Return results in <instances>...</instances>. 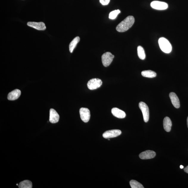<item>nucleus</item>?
I'll return each instance as SVG.
<instances>
[{
  "label": "nucleus",
  "mask_w": 188,
  "mask_h": 188,
  "mask_svg": "<svg viewBox=\"0 0 188 188\" xmlns=\"http://www.w3.org/2000/svg\"><path fill=\"white\" fill-rule=\"evenodd\" d=\"M120 12L119 10H115V11L111 12L109 14V18L112 20L115 19Z\"/></svg>",
  "instance_id": "obj_21"
},
{
  "label": "nucleus",
  "mask_w": 188,
  "mask_h": 188,
  "mask_svg": "<svg viewBox=\"0 0 188 188\" xmlns=\"http://www.w3.org/2000/svg\"><path fill=\"white\" fill-rule=\"evenodd\" d=\"M150 6L153 9L157 10H164L167 9L168 7L167 4L164 2L158 1H152L151 3Z\"/></svg>",
  "instance_id": "obj_8"
},
{
  "label": "nucleus",
  "mask_w": 188,
  "mask_h": 188,
  "mask_svg": "<svg viewBox=\"0 0 188 188\" xmlns=\"http://www.w3.org/2000/svg\"><path fill=\"white\" fill-rule=\"evenodd\" d=\"M59 115L56 111L53 109H51L49 111V121L51 123H55L59 121Z\"/></svg>",
  "instance_id": "obj_11"
},
{
  "label": "nucleus",
  "mask_w": 188,
  "mask_h": 188,
  "mask_svg": "<svg viewBox=\"0 0 188 188\" xmlns=\"http://www.w3.org/2000/svg\"><path fill=\"white\" fill-rule=\"evenodd\" d=\"M114 57V56L110 52H107L104 53L102 57L103 65L105 67H108L112 63Z\"/></svg>",
  "instance_id": "obj_5"
},
{
  "label": "nucleus",
  "mask_w": 188,
  "mask_h": 188,
  "mask_svg": "<svg viewBox=\"0 0 188 188\" xmlns=\"http://www.w3.org/2000/svg\"><path fill=\"white\" fill-rule=\"evenodd\" d=\"M184 167L183 166H182V165H181V166H180V168L181 169H183V168H184Z\"/></svg>",
  "instance_id": "obj_24"
},
{
  "label": "nucleus",
  "mask_w": 188,
  "mask_h": 188,
  "mask_svg": "<svg viewBox=\"0 0 188 188\" xmlns=\"http://www.w3.org/2000/svg\"><path fill=\"white\" fill-rule=\"evenodd\" d=\"M169 97L173 106L175 108H179L180 106V104L179 98L177 95L174 92H171L169 94Z\"/></svg>",
  "instance_id": "obj_13"
},
{
  "label": "nucleus",
  "mask_w": 188,
  "mask_h": 188,
  "mask_svg": "<svg viewBox=\"0 0 188 188\" xmlns=\"http://www.w3.org/2000/svg\"><path fill=\"white\" fill-rule=\"evenodd\" d=\"M32 182L29 180H25L21 181L18 185V187L19 188H32Z\"/></svg>",
  "instance_id": "obj_18"
},
{
  "label": "nucleus",
  "mask_w": 188,
  "mask_h": 188,
  "mask_svg": "<svg viewBox=\"0 0 188 188\" xmlns=\"http://www.w3.org/2000/svg\"><path fill=\"white\" fill-rule=\"evenodd\" d=\"M102 80L99 78H93L89 80L87 83L88 89L91 90H94L100 88L102 85Z\"/></svg>",
  "instance_id": "obj_3"
},
{
  "label": "nucleus",
  "mask_w": 188,
  "mask_h": 188,
  "mask_svg": "<svg viewBox=\"0 0 188 188\" xmlns=\"http://www.w3.org/2000/svg\"><path fill=\"white\" fill-rule=\"evenodd\" d=\"M80 38L79 37H76L72 41L69 45V49L70 52L72 53L77 45V43L80 42Z\"/></svg>",
  "instance_id": "obj_16"
},
{
  "label": "nucleus",
  "mask_w": 188,
  "mask_h": 188,
  "mask_svg": "<svg viewBox=\"0 0 188 188\" xmlns=\"http://www.w3.org/2000/svg\"><path fill=\"white\" fill-rule=\"evenodd\" d=\"M130 184L132 188H144L141 184L134 180L130 181Z\"/></svg>",
  "instance_id": "obj_20"
},
{
  "label": "nucleus",
  "mask_w": 188,
  "mask_h": 188,
  "mask_svg": "<svg viewBox=\"0 0 188 188\" xmlns=\"http://www.w3.org/2000/svg\"><path fill=\"white\" fill-rule=\"evenodd\" d=\"M142 75L144 77L148 78H154L156 76V72L150 70L144 71L142 72Z\"/></svg>",
  "instance_id": "obj_17"
},
{
  "label": "nucleus",
  "mask_w": 188,
  "mask_h": 188,
  "mask_svg": "<svg viewBox=\"0 0 188 188\" xmlns=\"http://www.w3.org/2000/svg\"><path fill=\"white\" fill-rule=\"evenodd\" d=\"M185 172L188 173V166H187L184 169Z\"/></svg>",
  "instance_id": "obj_23"
},
{
  "label": "nucleus",
  "mask_w": 188,
  "mask_h": 188,
  "mask_svg": "<svg viewBox=\"0 0 188 188\" xmlns=\"http://www.w3.org/2000/svg\"><path fill=\"white\" fill-rule=\"evenodd\" d=\"M163 125H164V129L165 131L167 132L170 131L172 124L170 119L169 117H165L163 122Z\"/></svg>",
  "instance_id": "obj_15"
},
{
  "label": "nucleus",
  "mask_w": 188,
  "mask_h": 188,
  "mask_svg": "<svg viewBox=\"0 0 188 188\" xmlns=\"http://www.w3.org/2000/svg\"><path fill=\"white\" fill-rule=\"evenodd\" d=\"M187 127L188 128V117H187Z\"/></svg>",
  "instance_id": "obj_25"
},
{
  "label": "nucleus",
  "mask_w": 188,
  "mask_h": 188,
  "mask_svg": "<svg viewBox=\"0 0 188 188\" xmlns=\"http://www.w3.org/2000/svg\"><path fill=\"white\" fill-rule=\"evenodd\" d=\"M27 25L39 30H44L46 29V27L43 22H29Z\"/></svg>",
  "instance_id": "obj_10"
},
{
  "label": "nucleus",
  "mask_w": 188,
  "mask_h": 188,
  "mask_svg": "<svg viewBox=\"0 0 188 188\" xmlns=\"http://www.w3.org/2000/svg\"><path fill=\"white\" fill-rule=\"evenodd\" d=\"M122 132L119 130L114 129L107 131L103 134V137L105 139L116 137L121 135Z\"/></svg>",
  "instance_id": "obj_6"
},
{
  "label": "nucleus",
  "mask_w": 188,
  "mask_h": 188,
  "mask_svg": "<svg viewBox=\"0 0 188 188\" xmlns=\"http://www.w3.org/2000/svg\"><path fill=\"white\" fill-rule=\"evenodd\" d=\"M80 118L85 123L89 121L90 118V111L87 108H81L80 110Z\"/></svg>",
  "instance_id": "obj_7"
},
{
  "label": "nucleus",
  "mask_w": 188,
  "mask_h": 188,
  "mask_svg": "<svg viewBox=\"0 0 188 188\" xmlns=\"http://www.w3.org/2000/svg\"><path fill=\"white\" fill-rule=\"evenodd\" d=\"M110 1V0H100V3L103 5H108Z\"/></svg>",
  "instance_id": "obj_22"
},
{
  "label": "nucleus",
  "mask_w": 188,
  "mask_h": 188,
  "mask_svg": "<svg viewBox=\"0 0 188 188\" xmlns=\"http://www.w3.org/2000/svg\"><path fill=\"white\" fill-rule=\"evenodd\" d=\"M108 140H110V139H108Z\"/></svg>",
  "instance_id": "obj_26"
},
{
  "label": "nucleus",
  "mask_w": 188,
  "mask_h": 188,
  "mask_svg": "<svg viewBox=\"0 0 188 188\" xmlns=\"http://www.w3.org/2000/svg\"><path fill=\"white\" fill-rule=\"evenodd\" d=\"M135 22L133 16H129L118 25L116 30L119 32H126L131 27Z\"/></svg>",
  "instance_id": "obj_1"
},
{
  "label": "nucleus",
  "mask_w": 188,
  "mask_h": 188,
  "mask_svg": "<svg viewBox=\"0 0 188 188\" xmlns=\"http://www.w3.org/2000/svg\"><path fill=\"white\" fill-rule=\"evenodd\" d=\"M111 113L114 116L119 119H123L126 116V114L124 111L117 108L111 109Z\"/></svg>",
  "instance_id": "obj_14"
},
{
  "label": "nucleus",
  "mask_w": 188,
  "mask_h": 188,
  "mask_svg": "<svg viewBox=\"0 0 188 188\" xmlns=\"http://www.w3.org/2000/svg\"><path fill=\"white\" fill-rule=\"evenodd\" d=\"M156 156V152L150 150H147L142 152L139 155V158L142 160L149 159L153 158Z\"/></svg>",
  "instance_id": "obj_9"
},
{
  "label": "nucleus",
  "mask_w": 188,
  "mask_h": 188,
  "mask_svg": "<svg viewBox=\"0 0 188 188\" xmlns=\"http://www.w3.org/2000/svg\"><path fill=\"white\" fill-rule=\"evenodd\" d=\"M139 106L143 114L144 122H147L149 119V110L147 105L144 102H140Z\"/></svg>",
  "instance_id": "obj_4"
},
{
  "label": "nucleus",
  "mask_w": 188,
  "mask_h": 188,
  "mask_svg": "<svg viewBox=\"0 0 188 188\" xmlns=\"http://www.w3.org/2000/svg\"><path fill=\"white\" fill-rule=\"evenodd\" d=\"M21 94V92L19 90L16 89L12 91L8 95L7 99L9 100H14L19 98Z\"/></svg>",
  "instance_id": "obj_12"
},
{
  "label": "nucleus",
  "mask_w": 188,
  "mask_h": 188,
  "mask_svg": "<svg viewBox=\"0 0 188 188\" xmlns=\"http://www.w3.org/2000/svg\"><path fill=\"white\" fill-rule=\"evenodd\" d=\"M137 52L138 57L140 59H145L146 55L143 47L140 46H138L137 48Z\"/></svg>",
  "instance_id": "obj_19"
},
{
  "label": "nucleus",
  "mask_w": 188,
  "mask_h": 188,
  "mask_svg": "<svg viewBox=\"0 0 188 188\" xmlns=\"http://www.w3.org/2000/svg\"><path fill=\"white\" fill-rule=\"evenodd\" d=\"M159 44L160 48L164 52L169 53L172 51V46L170 42L166 38H160L159 40Z\"/></svg>",
  "instance_id": "obj_2"
}]
</instances>
